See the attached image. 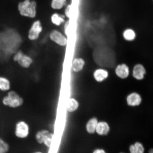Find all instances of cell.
Here are the masks:
<instances>
[{
	"label": "cell",
	"instance_id": "1",
	"mask_svg": "<svg viewBox=\"0 0 153 153\" xmlns=\"http://www.w3.org/2000/svg\"><path fill=\"white\" fill-rule=\"evenodd\" d=\"M22 39L14 28H7L0 32V62L8 61L11 55L18 50Z\"/></svg>",
	"mask_w": 153,
	"mask_h": 153
},
{
	"label": "cell",
	"instance_id": "2",
	"mask_svg": "<svg viewBox=\"0 0 153 153\" xmlns=\"http://www.w3.org/2000/svg\"><path fill=\"white\" fill-rule=\"evenodd\" d=\"M37 3L34 1L24 0L18 4L19 12L22 16L30 18H34L37 14Z\"/></svg>",
	"mask_w": 153,
	"mask_h": 153
},
{
	"label": "cell",
	"instance_id": "3",
	"mask_svg": "<svg viewBox=\"0 0 153 153\" xmlns=\"http://www.w3.org/2000/svg\"><path fill=\"white\" fill-rule=\"evenodd\" d=\"M5 106L12 108H17L23 104L24 100L16 92L11 91L7 93V95L4 97L2 101Z\"/></svg>",
	"mask_w": 153,
	"mask_h": 153
},
{
	"label": "cell",
	"instance_id": "4",
	"mask_svg": "<svg viewBox=\"0 0 153 153\" xmlns=\"http://www.w3.org/2000/svg\"><path fill=\"white\" fill-rule=\"evenodd\" d=\"M49 37L51 41L60 46H66L68 43L66 36L58 30H52L49 34Z\"/></svg>",
	"mask_w": 153,
	"mask_h": 153
},
{
	"label": "cell",
	"instance_id": "5",
	"mask_svg": "<svg viewBox=\"0 0 153 153\" xmlns=\"http://www.w3.org/2000/svg\"><path fill=\"white\" fill-rule=\"evenodd\" d=\"M43 27L39 20L35 21L32 24L29 30L28 38L30 41H34L39 38L40 34L42 32Z\"/></svg>",
	"mask_w": 153,
	"mask_h": 153
},
{
	"label": "cell",
	"instance_id": "6",
	"mask_svg": "<svg viewBox=\"0 0 153 153\" xmlns=\"http://www.w3.org/2000/svg\"><path fill=\"white\" fill-rule=\"evenodd\" d=\"M30 128L28 124L24 121H19L16 124L15 134L17 137L24 139L29 134Z\"/></svg>",
	"mask_w": 153,
	"mask_h": 153
},
{
	"label": "cell",
	"instance_id": "7",
	"mask_svg": "<svg viewBox=\"0 0 153 153\" xmlns=\"http://www.w3.org/2000/svg\"><path fill=\"white\" fill-rule=\"evenodd\" d=\"M142 101L141 96L137 93L130 94L128 96L127 102L128 105L131 106H138Z\"/></svg>",
	"mask_w": 153,
	"mask_h": 153
},
{
	"label": "cell",
	"instance_id": "8",
	"mask_svg": "<svg viewBox=\"0 0 153 153\" xmlns=\"http://www.w3.org/2000/svg\"><path fill=\"white\" fill-rule=\"evenodd\" d=\"M115 72L116 75L122 79L127 78L129 75V68L125 64L118 65L116 68Z\"/></svg>",
	"mask_w": 153,
	"mask_h": 153
},
{
	"label": "cell",
	"instance_id": "9",
	"mask_svg": "<svg viewBox=\"0 0 153 153\" xmlns=\"http://www.w3.org/2000/svg\"><path fill=\"white\" fill-rule=\"evenodd\" d=\"M146 74V70L142 65L137 64L134 67L133 75L136 79L139 80H142Z\"/></svg>",
	"mask_w": 153,
	"mask_h": 153
},
{
	"label": "cell",
	"instance_id": "10",
	"mask_svg": "<svg viewBox=\"0 0 153 153\" xmlns=\"http://www.w3.org/2000/svg\"><path fill=\"white\" fill-rule=\"evenodd\" d=\"M85 64V61L83 58L76 57L72 61V69L74 72H79L83 70Z\"/></svg>",
	"mask_w": 153,
	"mask_h": 153
},
{
	"label": "cell",
	"instance_id": "11",
	"mask_svg": "<svg viewBox=\"0 0 153 153\" xmlns=\"http://www.w3.org/2000/svg\"><path fill=\"white\" fill-rule=\"evenodd\" d=\"M110 130L109 126L107 122L104 121L98 122L96 132L99 135H105L108 134Z\"/></svg>",
	"mask_w": 153,
	"mask_h": 153
},
{
	"label": "cell",
	"instance_id": "12",
	"mask_svg": "<svg viewBox=\"0 0 153 153\" xmlns=\"http://www.w3.org/2000/svg\"><path fill=\"white\" fill-rule=\"evenodd\" d=\"M17 62H18L19 65L22 68H28L33 63V60L31 57L23 53Z\"/></svg>",
	"mask_w": 153,
	"mask_h": 153
},
{
	"label": "cell",
	"instance_id": "13",
	"mask_svg": "<svg viewBox=\"0 0 153 153\" xmlns=\"http://www.w3.org/2000/svg\"><path fill=\"white\" fill-rule=\"evenodd\" d=\"M108 72L102 68L97 69L93 74L94 78L96 81L98 82H101L104 81L108 77Z\"/></svg>",
	"mask_w": 153,
	"mask_h": 153
},
{
	"label": "cell",
	"instance_id": "14",
	"mask_svg": "<svg viewBox=\"0 0 153 153\" xmlns=\"http://www.w3.org/2000/svg\"><path fill=\"white\" fill-rule=\"evenodd\" d=\"M98 123V120L96 117H93L90 119L86 124V131L90 134H94L96 132Z\"/></svg>",
	"mask_w": 153,
	"mask_h": 153
},
{
	"label": "cell",
	"instance_id": "15",
	"mask_svg": "<svg viewBox=\"0 0 153 153\" xmlns=\"http://www.w3.org/2000/svg\"><path fill=\"white\" fill-rule=\"evenodd\" d=\"M79 106V103L74 98H71L67 101L66 109L68 111L72 113L78 110Z\"/></svg>",
	"mask_w": 153,
	"mask_h": 153
},
{
	"label": "cell",
	"instance_id": "16",
	"mask_svg": "<svg viewBox=\"0 0 153 153\" xmlns=\"http://www.w3.org/2000/svg\"><path fill=\"white\" fill-rule=\"evenodd\" d=\"M65 15L55 13L51 16V23L55 25L59 26L65 22Z\"/></svg>",
	"mask_w": 153,
	"mask_h": 153
},
{
	"label": "cell",
	"instance_id": "17",
	"mask_svg": "<svg viewBox=\"0 0 153 153\" xmlns=\"http://www.w3.org/2000/svg\"><path fill=\"white\" fill-rule=\"evenodd\" d=\"M50 132L46 129H42L36 133L35 137L36 141L39 144H42L47 135Z\"/></svg>",
	"mask_w": 153,
	"mask_h": 153
},
{
	"label": "cell",
	"instance_id": "18",
	"mask_svg": "<svg viewBox=\"0 0 153 153\" xmlns=\"http://www.w3.org/2000/svg\"><path fill=\"white\" fill-rule=\"evenodd\" d=\"M145 149L142 143L140 142L135 143L129 147V151L131 153H143Z\"/></svg>",
	"mask_w": 153,
	"mask_h": 153
},
{
	"label": "cell",
	"instance_id": "19",
	"mask_svg": "<svg viewBox=\"0 0 153 153\" xmlns=\"http://www.w3.org/2000/svg\"><path fill=\"white\" fill-rule=\"evenodd\" d=\"M10 88V83L8 79L4 76H0V90L6 91Z\"/></svg>",
	"mask_w": 153,
	"mask_h": 153
},
{
	"label": "cell",
	"instance_id": "20",
	"mask_svg": "<svg viewBox=\"0 0 153 153\" xmlns=\"http://www.w3.org/2000/svg\"><path fill=\"white\" fill-rule=\"evenodd\" d=\"M66 0H52L51 7L54 10H60L66 5Z\"/></svg>",
	"mask_w": 153,
	"mask_h": 153
},
{
	"label": "cell",
	"instance_id": "21",
	"mask_svg": "<svg viewBox=\"0 0 153 153\" xmlns=\"http://www.w3.org/2000/svg\"><path fill=\"white\" fill-rule=\"evenodd\" d=\"M123 36L124 39L127 41H132L135 39L136 34L133 30L127 29L124 30L123 33Z\"/></svg>",
	"mask_w": 153,
	"mask_h": 153
},
{
	"label": "cell",
	"instance_id": "22",
	"mask_svg": "<svg viewBox=\"0 0 153 153\" xmlns=\"http://www.w3.org/2000/svg\"><path fill=\"white\" fill-rule=\"evenodd\" d=\"M9 145L0 137V153H5L8 152Z\"/></svg>",
	"mask_w": 153,
	"mask_h": 153
},
{
	"label": "cell",
	"instance_id": "23",
	"mask_svg": "<svg viewBox=\"0 0 153 153\" xmlns=\"http://www.w3.org/2000/svg\"><path fill=\"white\" fill-rule=\"evenodd\" d=\"M53 137V134L50 132L46 137L43 143L47 148H50L52 143Z\"/></svg>",
	"mask_w": 153,
	"mask_h": 153
},
{
	"label": "cell",
	"instance_id": "24",
	"mask_svg": "<svg viewBox=\"0 0 153 153\" xmlns=\"http://www.w3.org/2000/svg\"><path fill=\"white\" fill-rule=\"evenodd\" d=\"M72 15V7L71 5H68L65 10V15L66 18L70 19Z\"/></svg>",
	"mask_w": 153,
	"mask_h": 153
},
{
	"label": "cell",
	"instance_id": "25",
	"mask_svg": "<svg viewBox=\"0 0 153 153\" xmlns=\"http://www.w3.org/2000/svg\"><path fill=\"white\" fill-rule=\"evenodd\" d=\"M64 31L65 35L66 37H68L69 34L70 32V22L69 21H67L65 22L64 26Z\"/></svg>",
	"mask_w": 153,
	"mask_h": 153
},
{
	"label": "cell",
	"instance_id": "26",
	"mask_svg": "<svg viewBox=\"0 0 153 153\" xmlns=\"http://www.w3.org/2000/svg\"><path fill=\"white\" fill-rule=\"evenodd\" d=\"M105 152L104 150L102 149H95L93 152L94 153H105Z\"/></svg>",
	"mask_w": 153,
	"mask_h": 153
},
{
	"label": "cell",
	"instance_id": "27",
	"mask_svg": "<svg viewBox=\"0 0 153 153\" xmlns=\"http://www.w3.org/2000/svg\"><path fill=\"white\" fill-rule=\"evenodd\" d=\"M149 152L151 153H153V149H151L149 151Z\"/></svg>",
	"mask_w": 153,
	"mask_h": 153
},
{
	"label": "cell",
	"instance_id": "28",
	"mask_svg": "<svg viewBox=\"0 0 153 153\" xmlns=\"http://www.w3.org/2000/svg\"></svg>",
	"mask_w": 153,
	"mask_h": 153
}]
</instances>
